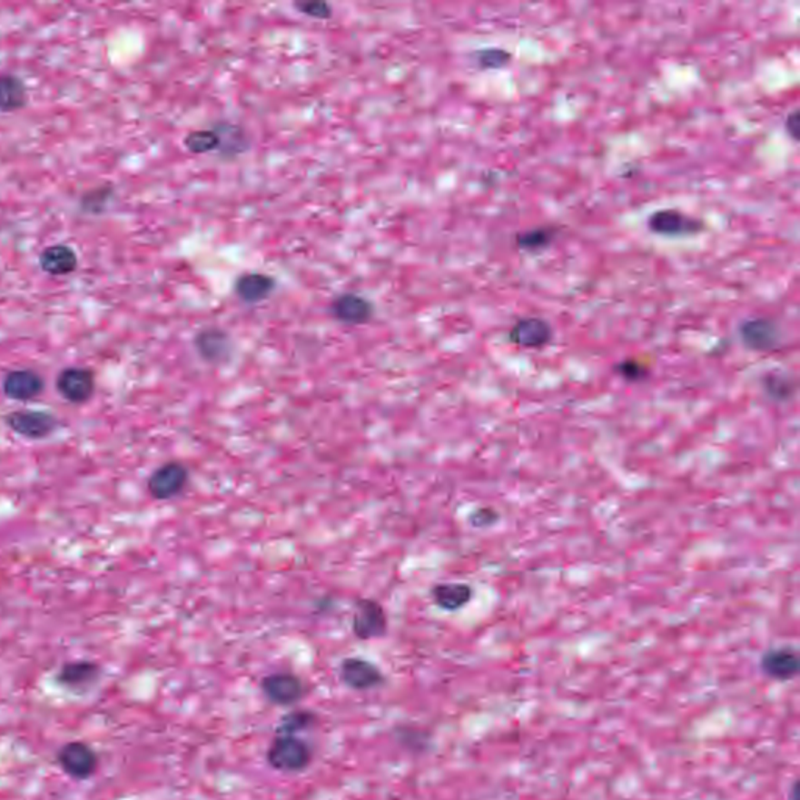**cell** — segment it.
<instances>
[{
	"mask_svg": "<svg viewBox=\"0 0 800 800\" xmlns=\"http://www.w3.org/2000/svg\"><path fill=\"white\" fill-rule=\"evenodd\" d=\"M313 760V749L307 741L291 735H277L269 745L266 761L279 773L297 774L305 771Z\"/></svg>",
	"mask_w": 800,
	"mask_h": 800,
	"instance_id": "obj_1",
	"label": "cell"
},
{
	"mask_svg": "<svg viewBox=\"0 0 800 800\" xmlns=\"http://www.w3.org/2000/svg\"><path fill=\"white\" fill-rule=\"evenodd\" d=\"M6 427L16 433L17 437L40 441L54 435L60 429V420L55 414L44 410H16L6 414Z\"/></svg>",
	"mask_w": 800,
	"mask_h": 800,
	"instance_id": "obj_2",
	"label": "cell"
},
{
	"mask_svg": "<svg viewBox=\"0 0 800 800\" xmlns=\"http://www.w3.org/2000/svg\"><path fill=\"white\" fill-rule=\"evenodd\" d=\"M702 219L685 214L676 208L657 210L647 218V229L654 235L665 238H688L702 233L706 230Z\"/></svg>",
	"mask_w": 800,
	"mask_h": 800,
	"instance_id": "obj_3",
	"label": "cell"
},
{
	"mask_svg": "<svg viewBox=\"0 0 800 800\" xmlns=\"http://www.w3.org/2000/svg\"><path fill=\"white\" fill-rule=\"evenodd\" d=\"M190 469L180 461H166L147 479V493L155 500H171L185 491Z\"/></svg>",
	"mask_w": 800,
	"mask_h": 800,
	"instance_id": "obj_4",
	"label": "cell"
},
{
	"mask_svg": "<svg viewBox=\"0 0 800 800\" xmlns=\"http://www.w3.org/2000/svg\"><path fill=\"white\" fill-rule=\"evenodd\" d=\"M55 388L66 402L84 405L95 392V374L84 366H66L56 375Z\"/></svg>",
	"mask_w": 800,
	"mask_h": 800,
	"instance_id": "obj_5",
	"label": "cell"
},
{
	"mask_svg": "<svg viewBox=\"0 0 800 800\" xmlns=\"http://www.w3.org/2000/svg\"><path fill=\"white\" fill-rule=\"evenodd\" d=\"M56 761L63 773L74 780H88L99 767V756L95 750L84 741H69L60 747Z\"/></svg>",
	"mask_w": 800,
	"mask_h": 800,
	"instance_id": "obj_6",
	"label": "cell"
},
{
	"mask_svg": "<svg viewBox=\"0 0 800 800\" xmlns=\"http://www.w3.org/2000/svg\"><path fill=\"white\" fill-rule=\"evenodd\" d=\"M352 632L361 641L383 638L388 632V616L383 605L370 598L357 599Z\"/></svg>",
	"mask_w": 800,
	"mask_h": 800,
	"instance_id": "obj_7",
	"label": "cell"
},
{
	"mask_svg": "<svg viewBox=\"0 0 800 800\" xmlns=\"http://www.w3.org/2000/svg\"><path fill=\"white\" fill-rule=\"evenodd\" d=\"M260 689L271 704L290 706L303 699L307 693L302 678L292 672H274L262 678Z\"/></svg>",
	"mask_w": 800,
	"mask_h": 800,
	"instance_id": "obj_8",
	"label": "cell"
},
{
	"mask_svg": "<svg viewBox=\"0 0 800 800\" xmlns=\"http://www.w3.org/2000/svg\"><path fill=\"white\" fill-rule=\"evenodd\" d=\"M739 340L752 352H771L780 344L782 333L771 318H750L739 324Z\"/></svg>",
	"mask_w": 800,
	"mask_h": 800,
	"instance_id": "obj_9",
	"label": "cell"
},
{
	"mask_svg": "<svg viewBox=\"0 0 800 800\" xmlns=\"http://www.w3.org/2000/svg\"><path fill=\"white\" fill-rule=\"evenodd\" d=\"M44 377L38 370L30 368L12 370L6 372L2 380V392L6 399L15 402H30L40 398L44 392Z\"/></svg>",
	"mask_w": 800,
	"mask_h": 800,
	"instance_id": "obj_10",
	"label": "cell"
},
{
	"mask_svg": "<svg viewBox=\"0 0 800 800\" xmlns=\"http://www.w3.org/2000/svg\"><path fill=\"white\" fill-rule=\"evenodd\" d=\"M340 678L347 688L353 691H370L385 683V676L380 667L360 657H349L341 661Z\"/></svg>",
	"mask_w": 800,
	"mask_h": 800,
	"instance_id": "obj_11",
	"label": "cell"
},
{
	"mask_svg": "<svg viewBox=\"0 0 800 800\" xmlns=\"http://www.w3.org/2000/svg\"><path fill=\"white\" fill-rule=\"evenodd\" d=\"M509 341L522 349H543L554 340V329L548 321L527 316L518 321L509 333Z\"/></svg>",
	"mask_w": 800,
	"mask_h": 800,
	"instance_id": "obj_12",
	"label": "cell"
},
{
	"mask_svg": "<svg viewBox=\"0 0 800 800\" xmlns=\"http://www.w3.org/2000/svg\"><path fill=\"white\" fill-rule=\"evenodd\" d=\"M331 318L346 325L368 324L374 316V305L366 297L355 292H342L329 307Z\"/></svg>",
	"mask_w": 800,
	"mask_h": 800,
	"instance_id": "obj_13",
	"label": "cell"
},
{
	"mask_svg": "<svg viewBox=\"0 0 800 800\" xmlns=\"http://www.w3.org/2000/svg\"><path fill=\"white\" fill-rule=\"evenodd\" d=\"M760 667L766 677L775 682H789L799 676V655L786 646L773 647L761 655Z\"/></svg>",
	"mask_w": 800,
	"mask_h": 800,
	"instance_id": "obj_14",
	"label": "cell"
},
{
	"mask_svg": "<svg viewBox=\"0 0 800 800\" xmlns=\"http://www.w3.org/2000/svg\"><path fill=\"white\" fill-rule=\"evenodd\" d=\"M197 355L208 364H222L230 359L232 340L227 331L219 327H207L194 336Z\"/></svg>",
	"mask_w": 800,
	"mask_h": 800,
	"instance_id": "obj_15",
	"label": "cell"
},
{
	"mask_svg": "<svg viewBox=\"0 0 800 800\" xmlns=\"http://www.w3.org/2000/svg\"><path fill=\"white\" fill-rule=\"evenodd\" d=\"M41 271L51 277L71 275L79 268V257L73 247L66 244H54L43 249L38 257Z\"/></svg>",
	"mask_w": 800,
	"mask_h": 800,
	"instance_id": "obj_16",
	"label": "cell"
},
{
	"mask_svg": "<svg viewBox=\"0 0 800 800\" xmlns=\"http://www.w3.org/2000/svg\"><path fill=\"white\" fill-rule=\"evenodd\" d=\"M277 281L274 277L263 272H246L235 281V294L244 303H258L266 301L274 292Z\"/></svg>",
	"mask_w": 800,
	"mask_h": 800,
	"instance_id": "obj_17",
	"label": "cell"
},
{
	"mask_svg": "<svg viewBox=\"0 0 800 800\" xmlns=\"http://www.w3.org/2000/svg\"><path fill=\"white\" fill-rule=\"evenodd\" d=\"M474 596V589L468 583H438L431 588V599L438 608L448 613L463 610Z\"/></svg>",
	"mask_w": 800,
	"mask_h": 800,
	"instance_id": "obj_18",
	"label": "cell"
},
{
	"mask_svg": "<svg viewBox=\"0 0 800 800\" xmlns=\"http://www.w3.org/2000/svg\"><path fill=\"white\" fill-rule=\"evenodd\" d=\"M101 676V667L90 660L64 663L56 674V682L66 688L79 689L90 686Z\"/></svg>",
	"mask_w": 800,
	"mask_h": 800,
	"instance_id": "obj_19",
	"label": "cell"
},
{
	"mask_svg": "<svg viewBox=\"0 0 800 800\" xmlns=\"http://www.w3.org/2000/svg\"><path fill=\"white\" fill-rule=\"evenodd\" d=\"M27 84L16 74H0V113H15L27 107Z\"/></svg>",
	"mask_w": 800,
	"mask_h": 800,
	"instance_id": "obj_20",
	"label": "cell"
},
{
	"mask_svg": "<svg viewBox=\"0 0 800 800\" xmlns=\"http://www.w3.org/2000/svg\"><path fill=\"white\" fill-rule=\"evenodd\" d=\"M558 233L560 227L557 225H543L520 232L515 236L516 249L527 253L543 252L557 240Z\"/></svg>",
	"mask_w": 800,
	"mask_h": 800,
	"instance_id": "obj_21",
	"label": "cell"
},
{
	"mask_svg": "<svg viewBox=\"0 0 800 800\" xmlns=\"http://www.w3.org/2000/svg\"><path fill=\"white\" fill-rule=\"evenodd\" d=\"M219 134L221 146L219 152L227 157H235L241 152H244L247 144L246 132L235 123H218L213 127Z\"/></svg>",
	"mask_w": 800,
	"mask_h": 800,
	"instance_id": "obj_22",
	"label": "cell"
},
{
	"mask_svg": "<svg viewBox=\"0 0 800 800\" xmlns=\"http://www.w3.org/2000/svg\"><path fill=\"white\" fill-rule=\"evenodd\" d=\"M318 724V715L311 710H294L286 713L281 717L277 727V735H291L297 736V734L305 732L308 728L314 727Z\"/></svg>",
	"mask_w": 800,
	"mask_h": 800,
	"instance_id": "obj_23",
	"label": "cell"
},
{
	"mask_svg": "<svg viewBox=\"0 0 800 800\" xmlns=\"http://www.w3.org/2000/svg\"><path fill=\"white\" fill-rule=\"evenodd\" d=\"M113 194H114V188L112 185L95 186L94 190L84 191L80 197V210L84 214L99 216L107 210Z\"/></svg>",
	"mask_w": 800,
	"mask_h": 800,
	"instance_id": "obj_24",
	"label": "cell"
},
{
	"mask_svg": "<svg viewBox=\"0 0 800 800\" xmlns=\"http://www.w3.org/2000/svg\"><path fill=\"white\" fill-rule=\"evenodd\" d=\"M763 387L774 402H786L795 396V381L782 372H769L763 379Z\"/></svg>",
	"mask_w": 800,
	"mask_h": 800,
	"instance_id": "obj_25",
	"label": "cell"
},
{
	"mask_svg": "<svg viewBox=\"0 0 800 800\" xmlns=\"http://www.w3.org/2000/svg\"><path fill=\"white\" fill-rule=\"evenodd\" d=\"M186 149L191 153L202 155V153H210V152L219 151L221 140H219L218 132L214 129L194 130L186 134L183 140Z\"/></svg>",
	"mask_w": 800,
	"mask_h": 800,
	"instance_id": "obj_26",
	"label": "cell"
},
{
	"mask_svg": "<svg viewBox=\"0 0 800 800\" xmlns=\"http://www.w3.org/2000/svg\"><path fill=\"white\" fill-rule=\"evenodd\" d=\"M477 66L485 71H494V69H504L509 66V62L513 60L511 52L500 49V47H488V49H480L476 52Z\"/></svg>",
	"mask_w": 800,
	"mask_h": 800,
	"instance_id": "obj_27",
	"label": "cell"
},
{
	"mask_svg": "<svg viewBox=\"0 0 800 800\" xmlns=\"http://www.w3.org/2000/svg\"><path fill=\"white\" fill-rule=\"evenodd\" d=\"M613 370L621 377L622 380L628 381V383L647 380L650 375L649 368L635 359L622 360L621 363L616 364Z\"/></svg>",
	"mask_w": 800,
	"mask_h": 800,
	"instance_id": "obj_28",
	"label": "cell"
},
{
	"mask_svg": "<svg viewBox=\"0 0 800 800\" xmlns=\"http://www.w3.org/2000/svg\"><path fill=\"white\" fill-rule=\"evenodd\" d=\"M294 8L297 12L302 13L303 16L313 17V19H331L333 16V10L327 2L322 0H311V2H296Z\"/></svg>",
	"mask_w": 800,
	"mask_h": 800,
	"instance_id": "obj_29",
	"label": "cell"
},
{
	"mask_svg": "<svg viewBox=\"0 0 800 800\" xmlns=\"http://www.w3.org/2000/svg\"><path fill=\"white\" fill-rule=\"evenodd\" d=\"M499 520V513L494 509H479L470 515L469 522L477 528H487L496 524Z\"/></svg>",
	"mask_w": 800,
	"mask_h": 800,
	"instance_id": "obj_30",
	"label": "cell"
},
{
	"mask_svg": "<svg viewBox=\"0 0 800 800\" xmlns=\"http://www.w3.org/2000/svg\"><path fill=\"white\" fill-rule=\"evenodd\" d=\"M799 110H793V112L789 113L786 121H785V130H786V133L793 141L799 140Z\"/></svg>",
	"mask_w": 800,
	"mask_h": 800,
	"instance_id": "obj_31",
	"label": "cell"
}]
</instances>
